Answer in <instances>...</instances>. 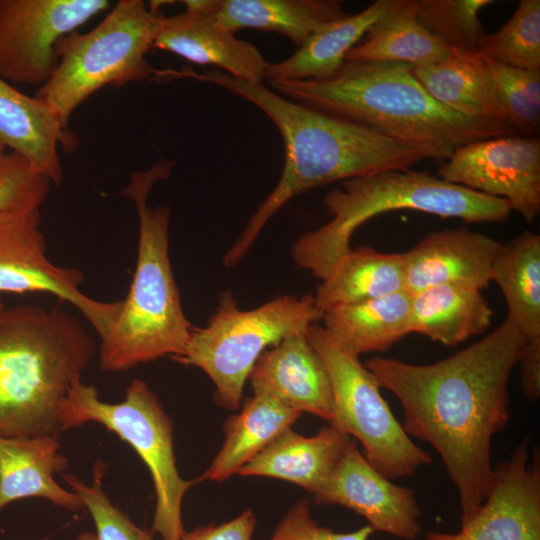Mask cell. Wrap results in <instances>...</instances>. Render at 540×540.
Instances as JSON below:
<instances>
[{
    "instance_id": "cell-4",
    "label": "cell",
    "mask_w": 540,
    "mask_h": 540,
    "mask_svg": "<svg viewBox=\"0 0 540 540\" xmlns=\"http://www.w3.org/2000/svg\"><path fill=\"white\" fill-rule=\"evenodd\" d=\"M97 350L62 308L0 307V437H59L62 403Z\"/></svg>"
},
{
    "instance_id": "cell-32",
    "label": "cell",
    "mask_w": 540,
    "mask_h": 540,
    "mask_svg": "<svg viewBox=\"0 0 540 540\" xmlns=\"http://www.w3.org/2000/svg\"><path fill=\"white\" fill-rule=\"evenodd\" d=\"M419 22L453 50L478 53L486 35L480 11L491 0H414Z\"/></svg>"
},
{
    "instance_id": "cell-3",
    "label": "cell",
    "mask_w": 540,
    "mask_h": 540,
    "mask_svg": "<svg viewBox=\"0 0 540 540\" xmlns=\"http://www.w3.org/2000/svg\"><path fill=\"white\" fill-rule=\"evenodd\" d=\"M288 99L353 122L422 153L449 158L465 144L517 131L507 122L470 118L436 101L399 62H348L330 79L280 81Z\"/></svg>"
},
{
    "instance_id": "cell-42",
    "label": "cell",
    "mask_w": 540,
    "mask_h": 540,
    "mask_svg": "<svg viewBox=\"0 0 540 540\" xmlns=\"http://www.w3.org/2000/svg\"><path fill=\"white\" fill-rule=\"evenodd\" d=\"M43 540H45V539H43Z\"/></svg>"
},
{
    "instance_id": "cell-8",
    "label": "cell",
    "mask_w": 540,
    "mask_h": 540,
    "mask_svg": "<svg viewBox=\"0 0 540 540\" xmlns=\"http://www.w3.org/2000/svg\"><path fill=\"white\" fill-rule=\"evenodd\" d=\"M322 317L312 294L282 295L241 310L232 292L222 291L207 325L193 327L183 353L173 360L203 370L215 385L216 403L237 410L259 356L288 336L306 333Z\"/></svg>"
},
{
    "instance_id": "cell-28",
    "label": "cell",
    "mask_w": 540,
    "mask_h": 540,
    "mask_svg": "<svg viewBox=\"0 0 540 540\" xmlns=\"http://www.w3.org/2000/svg\"><path fill=\"white\" fill-rule=\"evenodd\" d=\"M301 412L261 394L248 398L224 424L225 441L199 480L224 481L297 421Z\"/></svg>"
},
{
    "instance_id": "cell-30",
    "label": "cell",
    "mask_w": 540,
    "mask_h": 540,
    "mask_svg": "<svg viewBox=\"0 0 540 540\" xmlns=\"http://www.w3.org/2000/svg\"><path fill=\"white\" fill-rule=\"evenodd\" d=\"M507 302L509 319L525 341L540 337V235L523 231L501 244L491 269Z\"/></svg>"
},
{
    "instance_id": "cell-7",
    "label": "cell",
    "mask_w": 540,
    "mask_h": 540,
    "mask_svg": "<svg viewBox=\"0 0 540 540\" xmlns=\"http://www.w3.org/2000/svg\"><path fill=\"white\" fill-rule=\"evenodd\" d=\"M164 15L142 0H120L93 29L64 36L57 46L58 65L36 90L61 126L70 130L72 113L105 86L141 83L158 70L146 59Z\"/></svg>"
},
{
    "instance_id": "cell-21",
    "label": "cell",
    "mask_w": 540,
    "mask_h": 540,
    "mask_svg": "<svg viewBox=\"0 0 540 540\" xmlns=\"http://www.w3.org/2000/svg\"><path fill=\"white\" fill-rule=\"evenodd\" d=\"M350 441V436L331 424L310 437L288 428L237 474L288 481L314 495L328 479Z\"/></svg>"
},
{
    "instance_id": "cell-17",
    "label": "cell",
    "mask_w": 540,
    "mask_h": 540,
    "mask_svg": "<svg viewBox=\"0 0 540 540\" xmlns=\"http://www.w3.org/2000/svg\"><path fill=\"white\" fill-rule=\"evenodd\" d=\"M501 242L467 227L430 233L401 253L406 290L462 283L480 290L489 286L494 258Z\"/></svg>"
},
{
    "instance_id": "cell-36",
    "label": "cell",
    "mask_w": 540,
    "mask_h": 540,
    "mask_svg": "<svg viewBox=\"0 0 540 540\" xmlns=\"http://www.w3.org/2000/svg\"><path fill=\"white\" fill-rule=\"evenodd\" d=\"M374 532L369 525L348 533L321 526L312 517L308 500L302 498L290 507L268 540H368ZM427 540H439L437 533L429 532Z\"/></svg>"
},
{
    "instance_id": "cell-22",
    "label": "cell",
    "mask_w": 540,
    "mask_h": 540,
    "mask_svg": "<svg viewBox=\"0 0 540 540\" xmlns=\"http://www.w3.org/2000/svg\"><path fill=\"white\" fill-rule=\"evenodd\" d=\"M401 0H376L357 14L344 16L317 29L290 57L268 63L265 79L280 81H322L333 77L348 52L382 16Z\"/></svg>"
},
{
    "instance_id": "cell-16",
    "label": "cell",
    "mask_w": 540,
    "mask_h": 540,
    "mask_svg": "<svg viewBox=\"0 0 540 540\" xmlns=\"http://www.w3.org/2000/svg\"><path fill=\"white\" fill-rule=\"evenodd\" d=\"M248 380L254 394L321 417L333 414L330 380L306 333L291 335L266 349L255 362Z\"/></svg>"
},
{
    "instance_id": "cell-29",
    "label": "cell",
    "mask_w": 540,
    "mask_h": 540,
    "mask_svg": "<svg viewBox=\"0 0 540 540\" xmlns=\"http://www.w3.org/2000/svg\"><path fill=\"white\" fill-rule=\"evenodd\" d=\"M407 291L401 253H383L368 246L350 249L321 281L314 295L323 313L345 304Z\"/></svg>"
},
{
    "instance_id": "cell-1",
    "label": "cell",
    "mask_w": 540,
    "mask_h": 540,
    "mask_svg": "<svg viewBox=\"0 0 540 540\" xmlns=\"http://www.w3.org/2000/svg\"><path fill=\"white\" fill-rule=\"evenodd\" d=\"M524 344L506 318L481 340L432 364L381 357L365 363L378 385L401 403L405 432L440 455L459 494L462 524L490 490L491 440L509 420L508 380Z\"/></svg>"
},
{
    "instance_id": "cell-34",
    "label": "cell",
    "mask_w": 540,
    "mask_h": 540,
    "mask_svg": "<svg viewBox=\"0 0 540 540\" xmlns=\"http://www.w3.org/2000/svg\"><path fill=\"white\" fill-rule=\"evenodd\" d=\"M106 467L101 461L95 464L91 485L84 483L75 475H62L89 511L95 525L97 540H153L152 531L134 524L105 494L102 479Z\"/></svg>"
},
{
    "instance_id": "cell-10",
    "label": "cell",
    "mask_w": 540,
    "mask_h": 540,
    "mask_svg": "<svg viewBox=\"0 0 540 540\" xmlns=\"http://www.w3.org/2000/svg\"><path fill=\"white\" fill-rule=\"evenodd\" d=\"M307 337L330 380L333 414L329 424L358 439L367 461L388 479L412 475L430 464L429 453L410 439L359 358L336 346L317 323L310 325Z\"/></svg>"
},
{
    "instance_id": "cell-5",
    "label": "cell",
    "mask_w": 540,
    "mask_h": 540,
    "mask_svg": "<svg viewBox=\"0 0 540 540\" xmlns=\"http://www.w3.org/2000/svg\"><path fill=\"white\" fill-rule=\"evenodd\" d=\"M173 161L161 158L149 169L134 171L122 190L134 202L138 217L135 271L119 312L100 338L102 370L122 372L164 356H180L193 325L184 314L169 257L170 208H152L153 186L167 179Z\"/></svg>"
},
{
    "instance_id": "cell-39",
    "label": "cell",
    "mask_w": 540,
    "mask_h": 540,
    "mask_svg": "<svg viewBox=\"0 0 540 540\" xmlns=\"http://www.w3.org/2000/svg\"><path fill=\"white\" fill-rule=\"evenodd\" d=\"M185 11L200 14H214L219 7V0H183Z\"/></svg>"
},
{
    "instance_id": "cell-13",
    "label": "cell",
    "mask_w": 540,
    "mask_h": 540,
    "mask_svg": "<svg viewBox=\"0 0 540 540\" xmlns=\"http://www.w3.org/2000/svg\"><path fill=\"white\" fill-rule=\"evenodd\" d=\"M446 182L509 202L527 223L540 211V140L499 136L454 150L437 170Z\"/></svg>"
},
{
    "instance_id": "cell-38",
    "label": "cell",
    "mask_w": 540,
    "mask_h": 540,
    "mask_svg": "<svg viewBox=\"0 0 540 540\" xmlns=\"http://www.w3.org/2000/svg\"><path fill=\"white\" fill-rule=\"evenodd\" d=\"M520 365L521 388L529 400L540 396V337L525 341Z\"/></svg>"
},
{
    "instance_id": "cell-15",
    "label": "cell",
    "mask_w": 540,
    "mask_h": 540,
    "mask_svg": "<svg viewBox=\"0 0 540 540\" xmlns=\"http://www.w3.org/2000/svg\"><path fill=\"white\" fill-rule=\"evenodd\" d=\"M317 504H335L363 516L374 531L406 540L422 532L421 510L411 489L378 472L351 440L334 470L313 495Z\"/></svg>"
},
{
    "instance_id": "cell-37",
    "label": "cell",
    "mask_w": 540,
    "mask_h": 540,
    "mask_svg": "<svg viewBox=\"0 0 540 540\" xmlns=\"http://www.w3.org/2000/svg\"><path fill=\"white\" fill-rule=\"evenodd\" d=\"M255 526L256 517L248 509L225 523L196 527L180 540H251Z\"/></svg>"
},
{
    "instance_id": "cell-33",
    "label": "cell",
    "mask_w": 540,
    "mask_h": 540,
    "mask_svg": "<svg viewBox=\"0 0 540 540\" xmlns=\"http://www.w3.org/2000/svg\"><path fill=\"white\" fill-rule=\"evenodd\" d=\"M485 61L506 122L517 132L535 137L540 127V69Z\"/></svg>"
},
{
    "instance_id": "cell-12",
    "label": "cell",
    "mask_w": 540,
    "mask_h": 540,
    "mask_svg": "<svg viewBox=\"0 0 540 540\" xmlns=\"http://www.w3.org/2000/svg\"><path fill=\"white\" fill-rule=\"evenodd\" d=\"M110 8L108 0H0V77L40 88L57 68L60 40Z\"/></svg>"
},
{
    "instance_id": "cell-35",
    "label": "cell",
    "mask_w": 540,
    "mask_h": 540,
    "mask_svg": "<svg viewBox=\"0 0 540 540\" xmlns=\"http://www.w3.org/2000/svg\"><path fill=\"white\" fill-rule=\"evenodd\" d=\"M51 181L27 159L10 151L0 155V212L41 208Z\"/></svg>"
},
{
    "instance_id": "cell-31",
    "label": "cell",
    "mask_w": 540,
    "mask_h": 540,
    "mask_svg": "<svg viewBox=\"0 0 540 540\" xmlns=\"http://www.w3.org/2000/svg\"><path fill=\"white\" fill-rule=\"evenodd\" d=\"M479 53L515 68L540 69V1H520L500 30L484 36Z\"/></svg>"
},
{
    "instance_id": "cell-23",
    "label": "cell",
    "mask_w": 540,
    "mask_h": 540,
    "mask_svg": "<svg viewBox=\"0 0 540 540\" xmlns=\"http://www.w3.org/2000/svg\"><path fill=\"white\" fill-rule=\"evenodd\" d=\"M322 320L328 338L344 352L358 358L383 352L411 333V293L336 306Z\"/></svg>"
},
{
    "instance_id": "cell-9",
    "label": "cell",
    "mask_w": 540,
    "mask_h": 540,
    "mask_svg": "<svg viewBox=\"0 0 540 540\" xmlns=\"http://www.w3.org/2000/svg\"><path fill=\"white\" fill-rule=\"evenodd\" d=\"M96 422L128 443L147 466L155 489L156 506L152 532L162 540H180L186 533L182 502L197 481L184 480L174 452L173 423L147 383L134 379L124 400L107 403L94 385L82 379L71 386L60 410L62 432Z\"/></svg>"
},
{
    "instance_id": "cell-40",
    "label": "cell",
    "mask_w": 540,
    "mask_h": 540,
    "mask_svg": "<svg viewBox=\"0 0 540 540\" xmlns=\"http://www.w3.org/2000/svg\"><path fill=\"white\" fill-rule=\"evenodd\" d=\"M76 540H97L96 534L92 532L81 533Z\"/></svg>"
},
{
    "instance_id": "cell-41",
    "label": "cell",
    "mask_w": 540,
    "mask_h": 540,
    "mask_svg": "<svg viewBox=\"0 0 540 540\" xmlns=\"http://www.w3.org/2000/svg\"><path fill=\"white\" fill-rule=\"evenodd\" d=\"M6 147L4 144L0 141V155H2L5 152Z\"/></svg>"
},
{
    "instance_id": "cell-26",
    "label": "cell",
    "mask_w": 540,
    "mask_h": 540,
    "mask_svg": "<svg viewBox=\"0 0 540 540\" xmlns=\"http://www.w3.org/2000/svg\"><path fill=\"white\" fill-rule=\"evenodd\" d=\"M453 49L418 20L415 1L382 16L346 55L348 62H399L426 66L445 60Z\"/></svg>"
},
{
    "instance_id": "cell-19",
    "label": "cell",
    "mask_w": 540,
    "mask_h": 540,
    "mask_svg": "<svg viewBox=\"0 0 540 540\" xmlns=\"http://www.w3.org/2000/svg\"><path fill=\"white\" fill-rule=\"evenodd\" d=\"M0 141L27 159L55 186L63 180L59 148L71 153L78 145L75 134L61 126L41 99L22 93L1 77Z\"/></svg>"
},
{
    "instance_id": "cell-11",
    "label": "cell",
    "mask_w": 540,
    "mask_h": 540,
    "mask_svg": "<svg viewBox=\"0 0 540 540\" xmlns=\"http://www.w3.org/2000/svg\"><path fill=\"white\" fill-rule=\"evenodd\" d=\"M84 274L54 264L47 256L40 208L0 212V295L48 293L75 307L101 338L113 324L120 301L87 296Z\"/></svg>"
},
{
    "instance_id": "cell-14",
    "label": "cell",
    "mask_w": 540,
    "mask_h": 540,
    "mask_svg": "<svg viewBox=\"0 0 540 540\" xmlns=\"http://www.w3.org/2000/svg\"><path fill=\"white\" fill-rule=\"evenodd\" d=\"M530 439L494 469L487 497L455 534L437 532L439 540H540V459Z\"/></svg>"
},
{
    "instance_id": "cell-2",
    "label": "cell",
    "mask_w": 540,
    "mask_h": 540,
    "mask_svg": "<svg viewBox=\"0 0 540 540\" xmlns=\"http://www.w3.org/2000/svg\"><path fill=\"white\" fill-rule=\"evenodd\" d=\"M176 77L214 84L243 97L268 116L283 138L280 179L225 253L222 263L227 268L245 257L268 221L292 198L335 181L408 169L426 159L419 151L368 128L283 97L262 82L244 81L219 69L176 70Z\"/></svg>"
},
{
    "instance_id": "cell-20",
    "label": "cell",
    "mask_w": 540,
    "mask_h": 540,
    "mask_svg": "<svg viewBox=\"0 0 540 540\" xmlns=\"http://www.w3.org/2000/svg\"><path fill=\"white\" fill-rule=\"evenodd\" d=\"M58 439L0 437V510L24 498L46 499L71 512L84 507L76 493L55 481L54 475L68 465Z\"/></svg>"
},
{
    "instance_id": "cell-18",
    "label": "cell",
    "mask_w": 540,
    "mask_h": 540,
    "mask_svg": "<svg viewBox=\"0 0 540 540\" xmlns=\"http://www.w3.org/2000/svg\"><path fill=\"white\" fill-rule=\"evenodd\" d=\"M153 49L174 53L192 63L215 66L248 82H262L268 66L256 45L237 38L214 14L184 10L164 16Z\"/></svg>"
},
{
    "instance_id": "cell-6",
    "label": "cell",
    "mask_w": 540,
    "mask_h": 540,
    "mask_svg": "<svg viewBox=\"0 0 540 540\" xmlns=\"http://www.w3.org/2000/svg\"><path fill=\"white\" fill-rule=\"evenodd\" d=\"M323 205L331 220L302 234L290 250L294 264L320 281L351 249L355 230L379 214L410 209L482 223L506 221L512 211L505 199L409 169H390L344 180L341 188L325 195Z\"/></svg>"
},
{
    "instance_id": "cell-25",
    "label": "cell",
    "mask_w": 540,
    "mask_h": 540,
    "mask_svg": "<svg viewBox=\"0 0 540 540\" xmlns=\"http://www.w3.org/2000/svg\"><path fill=\"white\" fill-rule=\"evenodd\" d=\"M412 73L439 103L463 116L506 122L497 101L485 58L478 53L453 50L451 56Z\"/></svg>"
},
{
    "instance_id": "cell-24",
    "label": "cell",
    "mask_w": 540,
    "mask_h": 540,
    "mask_svg": "<svg viewBox=\"0 0 540 540\" xmlns=\"http://www.w3.org/2000/svg\"><path fill=\"white\" fill-rule=\"evenodd\" d=\"M492 318L481 290L472 285L447 283L411 294V333L446 346L483 333Z\"/></svg>"
},
{
    "instance_id": "cell-27",
    "label": "cell",
    "mask_w": 540,
    "mask_h": 540,
    "mask_svg": "<svg viewBox=\"0 0 540 540\" xmlns=\"http://www.w3.org/2000/svg\"><path fill=\"white\" fill-rule=\"evenodd\" d=\"M217 21L227 30L275 32L300 47L324 24L346 16L336 0H219Z\"/></svg>"
}]
</instances>
